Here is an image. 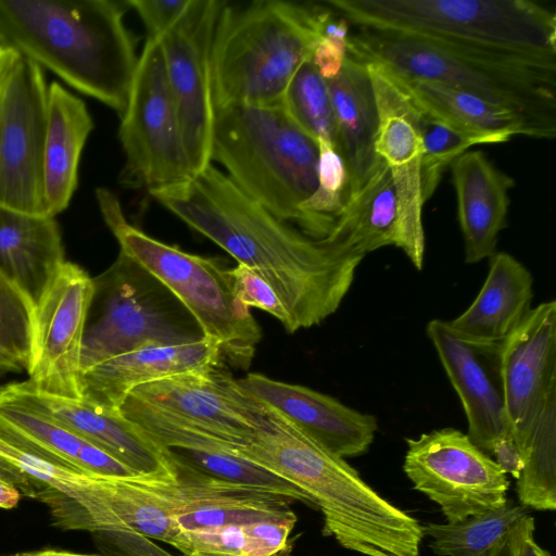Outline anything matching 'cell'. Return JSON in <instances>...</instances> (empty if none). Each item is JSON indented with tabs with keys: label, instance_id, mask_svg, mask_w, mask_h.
Wrapping results in <instances>:
<instances>
[{
	"label": "cell",
	"instance_id": "34",
	"mask_svg": "<svg viewBox=\"0 0 556 556\" xmlns=\"http://www.w3.org/2000/svg\"><path fill=\"white\" fill-rule=\"evenodd\" d=\"M413 104L424 146L421 190L426 203L435 192L445 169L473 143L415 103Z\"/></svg>",
	"mask_w": 556,
	"mask_h": 556
},
{
	"label": "cell",
	"instance_id": "16",
	"mask_svg": "<svg viewBox=\"0 0 556 556\" xmlns=\"http://www.w3.org/2000/svg\"><path fill=\"white\" fill-rule=\"evenodd\" d=\"M375 92L379 125L376 153L388 165L395 188L400 249L412 264L421 269L426 239L422 225L421 161L422 139L415 119V109L407 96L378 64L365 63Z\"/></svg>",
	"mask_w": 556,
	"mask_h": 556
},
{
	"label": "cell",
	"instance_id": "28",
	"mask_svg": "<svg viewBox=\"0 0 556 556\" xmlns=\"http://www.w3.org/2000/svg\"><path fill=\"white\" fill-rule=\"evenodd\" d=\"M64 262L55 217L0 204V275L15 285L35 307Z\"/></svg>",
	"mask_w": 556,
	"mask_h": 556
},
{
	"label": "cell",
	"instance_id": "43",
	"mask_svg": "<svg viewBox=\"0 0 556 556\" xmlns=\"http://www.w3.org/2000/svg\"><path fill=\"white\" fill-rule=\"evenodd\" d=\"M20 492L12 483L0 479V508H13L20 501Z\"/></svg>",
	"mask_w": 556,
	"mask_h": 556
},
{
	"label": "cell",
	"instance_id": "45",
	"mask_svg": "<svg viewBox=\"0 0 556 556\" xmlns=\"http://www.w3.org/2000/svg\"><path fill=\"white\" fill-rule=\"evenodd\" d=\"M482 556H514L509 540V532Z\"/></svg>",
	"mask_w": 556,
	"mask_h": 556
},
{
	"label": "cell",
	"instance_id": "39",
	"mask_svg": "<svg viewBox=\"0 0 556 556\" xmlns=\"http://www.w3.org/2000/svg\"><path fill=\"white\" fill-rule=\"evenodd\" d=\"M349 28L350 24L345 18L334 20L332 16L324 27L323 36L312 54V62L325 80L334 78L344 64L348 56Z\"/></svg>",
	"mask_w": 556,
	"mask_h": 556
},
{
	"label": "cell",
	"instance_id": "47",
	"mask_svg": "<svg viewBox=\"0 0 556 556\" xmlns=\"http://www.w3.org/2000/svg\"><path fill=\"white\" fill-rule=\"evenodd\" d=\"M21 556H97V555H86V554H77V553H72V552H66V551L46 549V551L23 554Z\"/></svg>",
	"mask_w": 556,
	"mask_h": 556
},
{
	"label": "cell",
	"instance_id": "4",
	"mask_svg": "<svg viewBox=\"0 0 556 556\" xmlns=\"http://www.w3.org/2000/svg\"><path fill=\"white\" fill-rule=\"evenodd\" d=\"M348 54L412 79L438 81L523 116L540 139L556 135V64L356 27Z\"/></svg>",
	"mask_w": 556,
	"mask_h": 556
},
{
	"label": "cell",
	"instance_id": "26",
	"mask_svg": "<svg viewBox=\"0 0 556 556\" xmlns=\"http://www.w3.org/2000/svg\"><path fill=\"white\" fill-rule=\"evenodd\" d=\"M490 258L475 301L447 321L455 336L471 343H501L531 309L533 278L528 268L507 252H495Z\"/></svg>",
	"mask_w": 556,
	"mask_h": 556
},
{
	"label": "cell",
	"instance_id": "2",
	"mask_svg": "<svg viewBox=\"0 0 556 556\" xmlns=\"http://www.w3.org/2000/svg\"><path fill=\"white\" fill-rule=\"evenodd\" d=\"M238 455L299 488L320 510L323 534L341 547L363 556H419L424 533L416 518L261 401L257 428Z\"/></svg>",
	"mask_w": 556,
	"mask_h": 556
},
{
	"label": "cell",
	"instance_id": "35",
	"mask_svg": "<svg viewBox=\"0 0 556 556\" xmlns=\"http://www.w3.org/2000/svg\"><path fill=\"white\" fill-rule=\"evenodd\" d=\"M35 306L12 282L0 275V351L27 369Z\"/></svg>",
	"mask_w": 556,
	"mask_h": 556
},
{
	"label": "cell",
	"instance_id": "41",
	"mask_svg": "<svg viewBox=\"0 0 556 556\" xmlns=\"http://www.w3.org/2000/svg\"><path fill=\"white\" fill-rule=\"evenodd\" d=\"M534 518L528 514L509 531V540L514 556H552L539 545L534 539Z\"/></svg>",
	"mask_w": 556,
	"mask_h": 556
},
{
	"label": "cell",
	"instance_id": "9",
	"mask_svg": "<svg viewBox=\"0 0 556 556\" xmlns=\"http://www.w3.org/2000/svg\"><path fill=\"white\" fill-rule=\"evenodd\" d=\"M93 285L81 346V371L144 346L184 344L204 337L180 301L121 251L114 264L93 278Z\"/></svg>",
	"mask_w": 556,
	"mask_h": 556
},
{
	"label": "cell",
	"instance_id": "36",
	"mask_svg": "<svg viewBox=\"0 0 556 556\" xmlns=\"http://www.w3.org/2000/svg\"><path fill=\"white\" fill-rule=\"evenodd\" d=\"M172 546L186 556H245L242 526L180 530Z\"/></svg>",
	"mask_w": 556,
	"mask_h": 556
},
{
	"label": "cell",
	"instance_id": "18",
	"mask_svg": "<svg viewBox=\"0 0 556 556\" xmlns=\"http://www.w3.org/2000/svg\"><path fill=\"white\" fill-rule=\"evenodd\" d=\"M128 395L206 427L239 450L257 428L256 401L217 367L153 380L136 387Z\"/></svg>",
	"mask_w": 556,
	"mask_h": 556
},
{
	"label": "cell",
	"instance_id": "21",
	"mask_svg": "<svg viewBox=\"0 0 556 556\" xmlns=\"http://www.w3.org/2000/svg\"><path fill=\"white\" fill-rule=\"evenodd\" d=\"M175 476L90 473V531L139 534L173 545L180 529L167 479Z\"/></svg>",
	"mask_w": 556,
	"mask_h": 556
},
{
	"label": "cell",
	"instance_id": "15",
	"mask_svg": "<svg viewBox=\"0 0 556 556\" xmlns=\"http://www.w3.org/2000/svg\"><path fill=\"white\" fill-rule=\"evenodd\" d=\"M506 416L522 456L545 414L556 407V301L531 308L500 344Z\"/></svg>",
	"mask_w": 556,
	"mask_h": 556
},
{
	"label": "cell",
	"instance_id": "10",
	"mask_svg": "<svg viewBox=\"0 0 556 556\" xmlns=\"http://www.w3.org/2000/svg\"><path fill=\"white\" fill-rule=\"evenodd\" d=\"M118 138L125 154L121 185L152 191L192 177L156 39L147 38L139 55Z\"/></svg>",
	"mask_w": 556,
	"mask_h": 556
},
{
	"label": "cell",
	"instance_id": "13",
	"mask_svg": "<svg viewBox=\"0 0 556 556\" xmlns=\"http://www.w3.org/2000/svg\"><path fill=\"white\" fill-rule=\"evenodd\" d=\"M47 99L45 71L17 54L0 103V204L33 215H46Z\"/></svg>",
	"mask_w": 556,
	"mask_h": 556
},
{
	"label": "cell",
	"instance_id": "12",
	"mask_svg": "<svg viewBox=\"0 0 556 556\" xmlns=\"http://www.w3.org/2000/svg\"><path fill=\"white\" fill-rule=\"evenodd\" d=\"M225 1L193 0L181 18L156 40L192 177L211 161L214 124L212 46Z\"/></svg>",
	"mask_w": 556,
	"mask_h": 556
},
{
	"label": "cell",
	"instance_id": "46",
	"mask_svg": "<svg viewBox=\"0 0 556 556\" xmlns=\"http://www.w3.org/2000/svg\"><path fill=\"white\" fill-rule=\"evenodd\" d=\"M21 369L23 368L13 357L0 351V374L21 371Z\"/></svg>",
	"mask_w": 556,
	"mask_h": 556
},
{
	"label": "cell",
	"instance_id": "19",
	"mask_svg": "<svg viewBox=\"0 0 556 556\" xmlns=\"http://www.w3.org/2000/svg\"><path fill=\"white\" fill-rule=\"evenodd\" d=\"M236 381L245 393L338 456L365 454L375 440L376 416L351 408L330 395L255 372Z\"/></svg>",
	"mask_w": 556,
	"mask_h": 556
},
{
	"label": "cell",
	"instance_id": "38",
	"mask_svg": "<svg viewBox=\"0 0 556 556\" xmlns=\"http://www.w3.org/2000/svg\"><path fill=\"white\" fill-rule=\"evenodd\" d=\"M296 519L295 516L243 525L245 556H289L292 551L290 534Z\"/></svg>",
	"mask_w": 556,
	"mask_h": 556
},
{
	"label": "cell",
	"instance_id": "7",
	"mask_svg": "<svg viewBox=\"0 0 556 556\" xmlns=\"http://www.w3.org/2000/svg\"><path fill=\"white\" fill-rule=\"evenodd\" d=\"M350 25L556 64V15L531 0H328Z\"/></svg>",
	"mask_w": 556,
	"mask_h": 556
},
{
	"label": "cell",
	"instance_id": "33",
	"mask_svg": "<svg viewBox=\"0 0 556 556\" xmlns=\"http://www.w3.org/2000/svg\"><path fill=\"white\" fill-rule=\"evenodd\" d=\"M283 105L293 121L313 139L327 140L338 150V134L327 81L312 58L306 60L289 83Z\"/></svg>",
	"mask_w": 556,
	"mask_h": 556
},
{
	"label": "cell",
	"instance_id": "22",
	"mask_svg": "<svg viewBox=\"0 0 556 556\" xmlns=\"http://www.w3.org/2000/svg\"><path fill=\"white\" fill-rule=\"evenodd\" d=\"M217 343L206 337L184 344L150 345L100 362L80 374L81 400L118 412L136 387L168 376L220 364Z\"/></svg>",
	"mask_w": 556,
	"mask_h": 556
},
{
	"label": "cell",
	"instance_id": "31",
	"mask_svg": "<svg viewBox=\"0 0 556 556\" xmlns=\"http://www.w3.org/2000/svg\"><path fill=\"white\" fill-rule=\"evenodd\" d=\"M529 508L507 500L495 509L469 516L457 522L421 525L429 547L438 556H482L526 515Z\"/></svg>",
	"mask_w": 556,
	"mask_h": 556
},
{
	"label": "cell",
	"instance_id": "8",
	"mask_svg": "<svg viewBox=\"0 0 556 556\" xmlns=\"http://www.w3.org/2000/svg\"><path fill=\"white\" fill-rule=\"evenodd\" d=\"M101 215L121 252L160 280L195 319L203 336L214 340L222 358L248 368L261 340L250 308L235 294L228 269L214 258L161 242L126 219L121 202L108 188H97Z\"/></svg>",
	"mask_w": 556,
	"mask_h": 556
},
{
	"label": "cell",
	"instance_id": "11",
	"mask_svg": "<svg viewBox=\"0 0 556 556\" xmlns=\"http://www.w3.org/2000/svg\"><path fill=\"white\" fill-rule=\"evenodd\" d=\"M403 470L413 488L435 503L447 522L503 506L509 480L495 460L455 428L406 439Z\"/></svg>",
	"mask_w": 556,
	"mask_h": 556
},
{
	"label": "cell",
	"instance_id": "24",
	"mask_svg": "<svg viewBox=\"0 0 556 556\" xmlns=\"http://www.w3.org/2000/svg\"><path fill=\"white\" fill-rule=\"evenodd\" d=\"M0 440L68 470L114 477L136 475L96 445L14 400L1 388Z\"/></svg>",
	"mask_w": 556,
	"mask_h": 556
},
{
	"label": "cell",
	"instance_id": "27",
	"mask_svg": "<svg viewBox=\"0 0 556 556\" xmlns=\"http://www.w3.org/2000/svg\"><path fill=\"white\" fill-rule=\"evenodd\" d=\"M384 71L413 103L473 146L506 142L517 135L540 139L534 127L514 111L438 81L406 78Z\"/></svg>",
	"mask_w": 556,
	"mask_h": 556
},
{
	"label": "cell",
	"instance_id": "30",
	"mask_svg": "<svg viewBox=\"0 0 556 556\" xmlns=\"http://www.w3.org/2000/svg\"><path fill=\"white\" fill-rule=\"evenodd\" d=\"M326 239L364 257L388 245L400 249L395 188L382 159L358 192L349 197L331 235Z\"/></svg>",
	"mask_w": 556,
	"mask_h": 556
},
{
	"label": "cell",
	"instance_id": "1",
	"mask_svg": "<svg viewBox=\"0 0 556 556\" xmlns=\"http://www.w3.org/2000/svg\"><path fill=\"white\" fill-rule=\"evenodd\" d=\"M149 192L261 276L285 305L290 333L319 325L340 307L364 258L276 217L212 164L184 182Z\"/></svg>",
	"mask_w": 556,
	"mask_h": 556
},
{
	"label": "cell",
	"instance_id": "17",
	"mask_svg": "<svg viewBox=\"0 0 556 556\" xmlns=\"http://www.w3.org/2000/svg\"><path fill=\"white\" fill-rule=\"evenodd\" d=\"M426 333L462 402L468 424L467 435L491 456L497 443L514 439L504 403L501 343L462 340L442 319L430 320Z\"/></svg>",
	"mask_w": 556,
	"mask_h": 556
},
{
	"label": "cell",
	"instance_id": "42",
	"mask_svg": "<svg viewBox=\"0 0 556 556\" xmlns=\"http://www.w3.org/2000/svg\"><path fill=\"white\" fill-rule=\"evenodd\" d=\"M491 456H494L495 463L506 475H511L516 480L519 478L525 463L514 439L497 443Z\"/></svg>",
	"mask_w": 556,
	"mask_h": 556
},
{
	"label": "cell",
	"instance_id": "48",
	"mask_svg": "<svg viewBox=\"0 0 556 556\" xmlns=\"http://www.w3.org/2000/svg\"><path fill=\"white\" fill-rule=\"evenodd\" d=\"M16 556H21V555H16Z\"/></svg>",
	"mask_w": 556,
	"mask_h": 556
},
{
	"label": "cell",
	"instance_id": "6",
	"mask_svg": "<svg viewBox=\"0 0 556 556\" xmlns=\"http://www.w3.org/2000/svg\"><path fill=\"white\" fill-rule=\"evenodd\" d=\"M318 144L277 104L214 108L211 161L248 197L309 237Z\"/></svg>",
	"mask_w": 556,
	"mask_h": 556
},
{
	"label": "cell",
	"instance_id": "20",
	"mask_svg": "<svg viewBox=\"0 0 556 556\" xmlns=\"http://www.w3.org/2000/svg\"><path fill=\"white\" fill-rule=\"evenodd\" d=\"M0 388L28 408L96 445L137 475H176L168 452L153 443L119 412L106 410L83 400L41 394L33 390L27 381Z\"/></svg>",
	"mask_w": 556,
	"mask_h": 556
},
{
	"label": "cell",
	"instance_id": "14",
	"mask_svg": "<svg viewBox=\"0 0 556 556\" xmlns=\"http://www.w3.org/2000/svg\"><path fill=\"white\" fill-rule=\"evenodd\" d=\"M93 291V278L65 261L36 305L26 369L36 392L81 400V346Z\"/></svg>",
	"mask_w": 556,
	"mask_h": 556
},
{
	"label": "cell",
	"instance_id": "25",
	"mask_svg": "<svg viewBox=\"0 0 556 556\" xmlns=\"http://www.w3.org/2000/svg\"><path fill=\"white\" fill-rule=\"evenodd\" d=\"M326 81L351 197L366 184L381 159L375 151L379 125L375 92L366 64L349 54L340 73Z\"/></svg>",
	"mask_w": 556,
	"mask_h": 556
},
{
	"label": "cell",
	"instance_id": "3",
	"mask_svg": "<svg viewBox=\"0 0 556 556\" xmlns=\"http://www.w3.org/2000/svg\"><path fill=\"white\" fill-rule=\"evenodd\" d=\"M125 7L112 0H0V46L121 117L139 59Z\"/></svg>",
	"mask_w": 556,
	"mask_h": 556
},
{
	"label": "cell",
	"instance_id": "29",
	"mask_svg": "<svg viewBox=\"0 0 556 556\" xmlns=\"http://www.w3.org/2000/svg\"><path fill=\"white\" fill-rule=\"evenodd\" d=\"M93 129L85 102L58 81L48 85L43 152V201L47 216L68 206L77 188L81 152Z\"/></svg>",
	"mask_w": 556,
	"mask_h": 556
},
{
	"label": "cell",
	"instance_id": "37",
	"mask_svg": "<svg viewBox=\"0 0 556 556\" xmlns=\"http://www.w3.org/2000/svg\"><path fill=\"white\" fill-rule=\"evenodd\" d=\"M236 296L248 307L253 306L277 318L290 332V316L273 288L251 268L238 264L228 269Z\"/></svg>",
	"mask_w": 556,
	"mask_h": 556
},
{
	"label": "cell",
	"instance_id": "5",
	"mask_svg": "<svg viewBox=\"0 0 556 556\" xmlns=\"http://www.w3.org/2000/svg\"><path fill=\"white\" fill-rule=\"evenodd\" d=\"M332 11L283 0H258L219 13L212 46L215 106L277 104L299 67L312 58Z\"/></svg>",
	"mask_w": 556,
	"mask_h": 556
},
{
	"label": "cell",
	"instance_id": "23",
	"mask_svg": "<svg viewBox=\"0 0 556 556\" xmlns=\"http://www.w3.org/2000/svg\"><path fill=\"white\" fill-rule=\"evenodd\" d=\"M457 216L465 243V262L491 257L506 226L509 191L515 179L495 167L482 151H466L450 165Z\"/></svg>",
	"mask_w": 556,
	"mask_h": 556
},
{
	"label": "cell",
	"instance_id": "40",
	"mask_svg": "<svg viewBox=\"0 0 556 556\" xmlns=\"http://www.w3.org/2000/svg\"><path fill=\"white\" fill-rule=\"evenodd\" d=\"M193 0H128L126 5L140 16L148 37L157 39L187 12Z\"/></svg>",
	"mask_w": 556,
	"mask_h": 556
},
{
	"label": "cell",
	"instance_id": "44",
	"mask_svg": "<svg viewBox=\"0 0 556 556\" xmlns=\"http://www.w3.org/2000/svg\"><path fill=\"white\" fill-rule=\"evenodd\" d=\"M16 55L13 50L0 46V103L8 73Z\"/></svg>",
	"mask_w": 556,
	"mask_h": 556
},
{
	"label": "cell",
	"instance_id": "32",
	"mask_svg": "<svg viewBox=\"0 0 556 556\" xmlns=\"http://www.w3.org/2000/svg\"><path fill=\"white\" fill-rule=\"evenodd\" d=\"M177 462L226 482L268 490L292 501L313 505L311 500L283 477L236 453L222 450L169 448Z\"/></svg>",
	"mask_w": 556,
	"mask_h": 556
}]
</instances>
